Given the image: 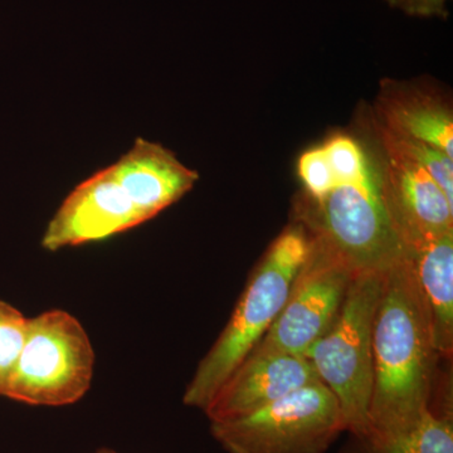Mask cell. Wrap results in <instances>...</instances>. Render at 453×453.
Here are the masks:
<instances>
[{"label": "cell", "mask_w": 453, "mask_h": 453, "mask_svg": "<svg viewBox=\"0 0 453 453\" xmlns=\"http://www.w3.org/2000/svg\"><path fill=\"white\" fill-rule=\"evenodd\" d=\"M198 179L169 149L138 138L118 162L74 188L50 220L42 247L56 252L124 234L183 198Z\"/></svg>", "instance_id": "cell-1"}, {"label": "cell", "mask_w": 453, "mask_h": 453, "mask_svg": "<svg viewBox=\"0 0 453 453\" xmlns=\"http://www.w3.org/2000/svg\"><path fill=\"white\" fill-rule=\"evenodd\" d=\"M321 145L332 179L323 196L297 202V222L354 273H386L405 247L387 204L375 146L345 133Z\"/></svg>", "instance_id": "cell-2"}, {"label": "cell", "mask_w": 453, "mask_h": 453, "mask_svg": "<svg viewBox=\"0 0 453 453\" xmlns=\"http://www.w3.org/2000/svg\"><path fill=\"white\" fill-rule=\"evenodd\" d=\"M437 357L427 306L404 251L384 273L372 325L369 434L403 431L431 410Z\"/></svg>", "instance_id": "cell-3"}, {"label": "cell", "mask_w": 453, "mask_h": 453, "mask_svg": "<svg viewBox=\"0 0 453 453\" xmlns=\"http://www.w3.org/2000/svg\"><path fill=\"white\" fill-rule=\"evenodd\" d=\"M311 238L295 220L268 247L234 314L188 384L183 402L204 412L222 384L261 342L285 306Z\"/></svg>", "instance_id": "cell-4"}, {"label": "cell", "mask_w": 453, "mask_h": 453, "mask_svg": "<svg viewBox=\"0 0 453 453\" xmlns=\"http://www.w3.org/2000/svg\"><path fill=\"white\" fill-rule=\"evenodd\" d=\"M384 273L354 275L333 326L305 354L321 383L338 399L345 428L354 437L371 431L372 325Z\"/></svg>", "instance_id": "cell-5"}, {"label": "cell", "mask_w": 453, "mask_h": 453, "mask_svg": "<svg viewBox=\"0 0 453 453\" xmlns=\"http://www.w3.org/2000/svg\"><path fill=\"white\" fill-rule=\"evenodd\" d=\"M95 351L82 324L65 310L28 319L25 345L5 398L29 405L77 403L91 388Z\"/></svg>", "instance_id": "cell-6"}, {"label": "cell", "mask_w": 453, "mask_h": 453, "mask_svg": "<svg viewBox=\"0 0 453 453\" xmlns=\"http://www.w3.org/2000/svg\"><path fill=\"white\" fill-rule=\"evenodd\" d=\"M211 432L226 453H325L347 428L338 399L316 381L249 416L211 422Z\"/></svg>", "instance_id": "cell-7"}, {"label": "cell", "mask_w": 453, "mask_h": 453, "mask_svg": "<svg viewBox=\"0 0 453 453\" xmlns=\"http://www.w3.org/2000/svg\"><path fill=\"white\" fill-rule=\"evenodd\" d=\"M354 275L342 259L311 238L308 258L285 306L251 353L305 357L338 318Z\"/></svg>", "instance_id": "cell-8"}, {"label": "cell", "mask_w": 453, "mask_h": 453, "mask_svg": "<svg viewBox=\"0 0 453 453\" xmlns=\"http://www.w3.org/2000/svg\"><path fill=\"white\" fill-rule=\"evenodd\" d=\"M372 129L387 204L404 247L453 231V203L434 178L399 150L374 119Z\"/></svg>", "instance_id": "cell-9"}, {"label": "cell", "mask_w": 453, "mask_h": 453, "mask_svg": "<svg viewBox=\"0 0 453 453\" xmlns=\"http://www.w3.org/2000/svg\"><path fill=\"white\" fill-rule=\"evenodd\" d=\"M316 381L320 378L306 357L250 353L222 384L204 413L211 422L241 418Z\"/></svg>", "instance_id": "cell-10"}, {"label": "cell", "mask_w": 453, "mask_h": 453, "mask_svg": "<svg viewBox=\"0 0 453 453\" xmlns=\"http://www.w3.org/2000/svg\"><path fill=\"white\" fill-rule=\"evenodd\" d=\"M374 116L393 133L421 140L453 157L452 106L431 89L384 80Z\"/></svg>", "instance_id": "cell-11"}, {"label": "cell", "mask_w": 453, "mask_h": 453, "mask_svg": "<svg viewBox=\"0 0 453 453\" xmlns=\"http://www.w3.org/2000/svg\"><path fill=\"white\" fill-rule=\"evenodd\" d=\"M427 306L437 356L453 351V231L405 247Z\"/></svg>", "instance_id": "cell-12"}, {"label": "cell", "mask_w": 453, "mask_h": 453, "mask_svg": "<svg viewBox=\"0 0 453 453\" xmlns=\"http://www.w3.org/2000/svg\"><path fill=\"white\" fill-rule=\"evenodd\" d=\"M345 453H453L451 416L428 411L412 427L354 437Z\"/></svg>", "instance_id": "cell-13"}, {"label": "cell", "mask_w": 453, "mask_h": 453, "mask_svg": "<svg viewBox=\"0 0 453 453\" xmlns=\"http://www.w3.org/2000/svg\"><path fill=\"white\" fill-rule=\"evenodd\" d=\"M372 119L377 122L380 129L386 134L387 138L399 150L403 151L408 157L416 160L434 178V180L436 181L438 187L445 193L449 201L453 203V157L443 153L436 146L429 145L427 142H421V140L408 138V136L393 133V131L383 127L375 119V116Z\"/></svg>", "instance_id": "cell-14"}, {"label": "cell", "mask_w": 453, "mask_h": 453, "mask_svg": "<svg viewBox=\"0 0 453 453\" xmlns=\"http://www.w3.org/2000/svg\"><path fill=\"white\" fill-rule=\"evenodd\" d=\"M26 318L20 310L0 300V396H5L9 381L25 345Z\"/></svg>", "instance_id": "cell-15"}, {"label": "cell", "mask_w": 453, "mask_h": 453, "mask_svg": "<svg viewBox=\"0 0 453 453\" xmlns=\"http://www.w3.org/2000/svg\"><path fill=\"white\" fill-rule=\"evenodd\" d=\"M390 8L398 9L404 14L418 18H440L446 19L449 17V0H383Z\"/></svg>", "instance_id": "cell-16"}, {"label": "cell", "mask_w": 453, "mask_h": 453, "mask_svg": "<svg viewBox=\"0 0 453 453\" xmlns=\"http://www.w3.org/2000/svg\"><path fill=\"white\" fill-rule=\"evenodd\" d=\"M96 453H119V452L113 451V449H98V451Z\"/></svg>", "instance_id": "cell-17"}]
</instances>
